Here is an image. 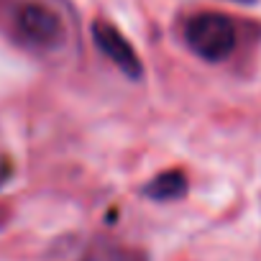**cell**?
Instances as JSON below:
<instances>
[{
  "label": "cell",
  "mask_w": 261,
  "mask_h": 261,
  "mask_svg": "<svg viewBox=\"0 0 261 261\" xmlns=\"http://www.w3.org/2000/svg\"><path fill=\"white\" fill-rule=\"evenodd\" d=\"M185 39L205 62H223L236 49V26L223 13H200L190 18Z\"/></svg>",
  "instance_id": "6da1fadb"
},
{
  "label": "cell",
  "mask_w": 261,
  "mask_h": 261,
  "mask_svg": "<svg viewBox=\"0 0 261 261\" xmlns=\"http://www.w3.org/2000/svg\"><path fill=\"white\" fill-rule=\"evenodd\" d=\"M92 39L97 44V49L130 80H139L144 74V67H141V59L136 57L134 46L128 44V39L115 29L110 26L108 21H95L92 23Z\"/></svg>",
  "instance_id": "7a4b0ae2"
},
{
  "label": "cell",
  "mask_w": 261,
  "mask_h": 261,
  "mask_svg": "<svg viewBox=\"0 0 261 261\" xmlns=\"http://www.w3.org/2000/svg\"><path fill=\"white\" fill-rule=\"evenodd\" d=\"M18 29H21V34L29 41L44 46V44L57 41L62 26H59V18L49 8H44V6H26L18 13Z\"/></svg>",
  "instance_id": "3957f363"
},
{
  "label": "cell",
  "mask_w": 261,
  "mask_h": 261,
  "mask_svg": "<svg viewBox=\"0 0 261 261\" xmlns=\"http://www.w3.org/2000/svg\"><path fill=\"white\" fill-rule=\"evenodd\" d=\"M144 192H146V197L162 200V202L177 200V197H182V195L187 192V177H185V172H179V169L164 172V174L154 177V179L146 185Z\"/></svg>",
  "instance_id": "277c9868"
},
{
  "label": "cell",
  "mask_w": 261,
  "mask_h": 261,
  "mask_svg": "<svg viewBox=\"0 0 261 261\" xmlns=\"http://www.w3.org/2000/svg\"><path fill=\"white\" fill-rule=\"evenodd\" d=\"M85 261H141L139 253L125 251L120 246H110V243H100L90 251V256Z\"/></svg>",
  "instance_id": "5b68a950"
}]
</instances>
